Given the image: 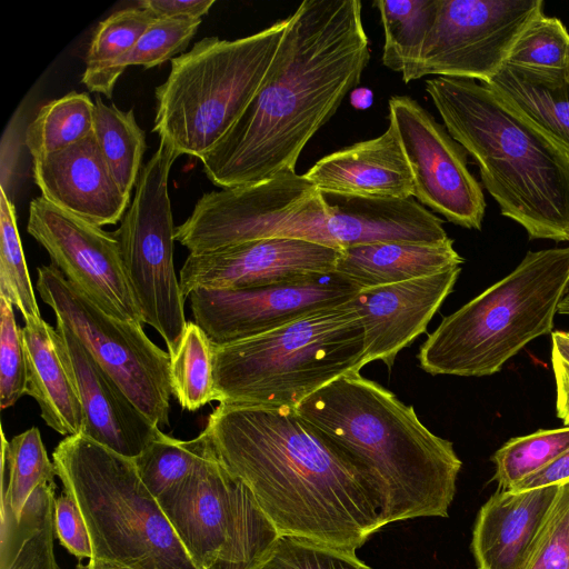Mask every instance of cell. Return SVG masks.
Here are the masks:
<instances>
[{"label":"cell","instance_id":"7dc6e473","mask_svg":"<svg viewBox=\"0 0 569 569\" xmlns=\"http://www.w3.org/2000/svg\"><path fill=\"white\" fill-rule=\"evenodd\" d=\"M562 316H569V286L567 288V291L565 292L559 306H558V312Z\"/></svg>","mask_w":569,"mask_h":569},{"label":"cell","instance_id":"e575fe53","mask_svg":"<svg viewBox=\"0 0 569 569\" xmlns=\"http://www.w3.org/2000/svg\"><path fill=\"white\" fill-rule=\"evenodd\" d=\"M0 193V296L20 311L24 323L39 321L42 318L17 227L16 208L2 189Z\"/></svg>","mask_w":569,"mask_h":569},{"label":"cell","instance_id":"e0dca14e","mask_svg":"<svg viewBox=\"0 0 569 569\" xmlns=\"http://www.w3.org/2000/svg\"><path fill=\"white\" fill-rule=\"evenodd\" d=\"M342 250L289 238H266L189 253L179 272L182 295L196 289L264 287L335 271Z\"/></svg>","mask_w":569,"mask_h":569},{"label":"cell","instance_id":"8992f818","mask_svg":"<svg viewBox=\"0 0 569 569\" xmlns=\"http://www.w3.org/2000/svg\"><path fill=\"white\" fill-rule=\"evenodd\" d=\"M350 301L249 339L214 346L217 401L297 408L338 377L360 371L368 363L365 330Z\"/></svg>","mask_w":569,"mask_h":569},{"label":"cell","instance_id":"1f68e13d","mask_svg":"<svg viewBox=\"0 0 569 569\" xmlns=\"http://www.w3.org/2000/svg\"><path fill=\"white\" fill-rule=\"evenodd\" d=\"M208 447L206 432L191 440L172 438L161 430L133 459L139 477L158 499L183 481L203 458Z\"/></svg>","mask_w":569,"mask_h":569},{"label":"cell","instance_id":"74e56055","mask_svg":"<svg viewBox=\"0 0 569 569\" xmlns=\"http://www.w3.org/2000/svg\"><path fill=\"white\" fill-rule=\"evenodd\" d=\"M257 569H371L355 551L292 536H280Z\"/></svg>","mask_w":569,"mask_h":569},{"label":"cell","instance_id":"4dcf8cb0","mask_svg":"<svg viewBox=\"0 0 569 569\" xmlns=\"http://www.w3.org/2000/svg\"><path fill=\"white\" fill-rule=\"evenodd\" d=\"M1 466L9 471L7 488H2L1 510L16 519L32 492L40 486L54 482L56 467L49 459L40 431L32 427L10 441L2 432Z\"/></svg>","mask_w":569,"mask_h":569},{"label":"cell","instance_id":"b9f144b4","mask_svg":"<svg viewBox=\"0 0 569 569\" xmlns=\"http://www.w3.org/2000/svg\"><path fill=\"white\" fill-rule=\"evenodd\" d=\"M551 363L556 381V412L569 426V332H551Z\"/></svg>","mask_w":569,"mask_h":569},{"label":"cell","instance_id":"8d00e7d4","mask_svg":"<svg viewBox=\"0 0 569 569\" xmlns=\"http://www.w3.org/2000/svg\"><path fill=\"white\" fill-rule=\"evenodd\" d=\"M505 62L569 77V32L559 19L542 12L522 29Z\"/></svg>","mask_w":569,"mask_h":569},{"label":"cell","instance_id":"8fae6325","mask_svg":"<svg viewBox=\"0 0 569 569\" xmlns=\"http://www.w3.org/2000/svg\"><path fill=\"white\" fill-rule=\"evenodd\" d=\"M179 154L166 142L142 167L133 201L114 232L124 272L142 321L163 339L171 356L187 326L184 296L173 264L174 230L168 190Z\"/></svg>","mask_w":569,"mask_h":569},{"label":"cell","instance_id":"f546056e","mask_svg":"<svg viewBox=\"0 0 569 569\" xmlns=\"http://www.w3.org/2000/svg\"><path fill=\"white\" fill-rule=\"evenodd\" d=\"M213 353L214 345L206 332L188 321L169 366L171 393L182 409L196 411L217 401Z\"/></svg>","mask_w":569,"mask_h":569},{"label":"cell","instance_id":"f6af8a7d","mask_svg":"<svg viewBox=\"0 0 569 569\" xmlns=\"http://www.w3.org/2000/svg\"><path fill=\"white\" fill-rule=\"evenodd\" d=\"M350 101L358 109L368 108L372 102V93L367 88L357 89L352 92Z\"/></svg>","mask_w":569,"mask_h":569},{"label":"cell","instance_id":"484cf974","mask_svg":"<svg viewBox=\"0 0 569 569\" xmlns=\"http://www.w3.org/2000/svg\"><path fill=\"white\" fill-rule=\"evenodd\" d=\"M56 483L38 487L19 519L1 510L0 569H58L53 552Z\"/></svg>","mask_w":569,"mask_h":569},{"label":"cell","instance_id":"836d02e7","mask_svg":"<svg viewBox=\"0 0 569 569\" xmlns=\"http://www.w3.org/2000/svg\"><path fill=\"white\" fill-rule=\"evenodd\" d=\"M201 20L156 18L130 52L107 71L96 92L111 98L116 82L128 67L150 69L181 54L194 37Z\"/></svg>","mask_w":569,"mask_h":569},{"label":"cell","instance_id":"ffe728a7","mask_svg":"<svg viewBox=\"0 0 569 569\" xmlns=\"http://www.w3.org/2000/svg\"><path fill=\"white\" fill-rule=\"evenodd\" d=\"M32 173L47 201L100 227L121 221L130 202L93 133L63 150L32 159Z\"/></svg>","mask_w":569,"mask_h":569},{"label":"cell","instance_id":"ab89813d","mask_svg":"<svg viewBox=\"0 0 569 569\" xmlns=\"http://www.w3.org/2000/svg\"><path fill=\"white\" fill-rule=\"evenodd\" d=\"M526 569H569V480L559 487Z\"/></svg>","mask_w":569,"mask_h":569},{"label":"cell","instance_id":"d4e9b609","mask_svg":"<svg viewBox=\"0 0 569 569\" xmlns=\"http://www.w3.org/2000/svg\"><path fill=\"white\" fill-rule=\"evenodd\" d=\"M483 84L569 153V77L505 62Z\"/></svg>","mask_w":569,"mask_h":569},{"label":"cell","instance_id":"277c9868","mask_svg":"<svg viewBox=\"0 0 569 569\" xmlns=\"http://www.w3.org/2000/svg\"><path fill=\"white\" fill-rule=\"evenodd\" d=\"M425 89L501 214L530 239L569 241V153L481 82L437 77Z\"/></svg>","mask_w":569,"mask_h":569},{"label":"cell","instance_id":"f35d334b","mask_svg":"<svg viewBox=\"0 0 569 569\" xmlns=\"http://www.w3.org/2000/svg\"><path fill=\"white\" fill-rule=\"evenodd\" d=\"M27 358L22 328L13 306L0 296V406L7 409L27 393Z\"/></svg>","mask_w":569,"mask_h":569},{"label":"cell","instance_id":"7a4b0ae2","mask_svg":"<svg viewBox=\"0 0 569 569\" xmlns=\"http://www.w3.org/2000/svg\"><path fill=\"white\" fill-rule=\"evenodd\" d=\"M203 430L280 536L356 551L382 528L373 480L296 408L219 403Z\"/></svg>","mask_w":569,"mask_h":569},{"label":"cell","instance_id":"ee69618b","mask_svg":"<svg viewBox=\"0 0 569 569\" xmlns=\"http://www.w3.org/2000/svg\"><path fill=\"white\" fill-rule=\"evenodd\" d=\"M569 480V449L542 469L522 479L510 490L522 491L552 485H561Z\"/></svg>","mask_w":569,"mask_h":569},{"label":"cell","instance_id":"9a60e30c","mask_svg":"<svg viewBox=\"0 0 569 569\" xmlns=\"http://www.w3.org/2000/svg\"><path fill=\"white\" fill-rule=\"evenodd\" d=\"M388 104L411 170L413 198L455 224L480 230L486 200L465 149L417 100L393 96Z\"/></svg>","mask_w":569,"mask_h":569},{"label":"cell","instance_id":"7402d4cb","mask_svg":"<svg viewBox=\"0 0 569 569\" xmlns=\"http://www.w3.org/2000/svg\"><path fill=\"white\" fill-rule=\"evenodd\" d=\"M559 487L492 495L480 508L472 531L477 569H526Z\"/></svg>","mask_w":569,"mask_h":569},{"label":"cell","instance_id":"f1b7e54d","mask_svg":"<svg viewBox=\"0 0 569 569\" xmlns=\"http://www.w3.org/2000/svg\"><path fill=\"white\" fill-rule=\"evenodd\" d=\"M94 102L86 92H69L43 104L24 133L32 159L63 150L93 133Z\"/></svg>","mask_w":569,"mask_h":569},{"label":"cell","instance_id":"5bb4252c","mask_svg":"<svg viewBox=\"0 0 569 569\" xmlns=\"http://www.w3.org/2000/svg\"><path fill=\"white\" fill-rule=\"evenodd\" d=\"M360 288L336 271L246 289H196L193 322L214 346L249 339L317 311L348 303Z\"/></svg>","mask_w":569,"mask_h":569},{"label":"cell","instance_id":"5b68a950","mask_svg":"<svg viewBox=\"0 0 569 569\" xmlns=\"http://www.w3.org/2000/svg\"><path fill=\"white\" fill-rule=\"evenodd\" d=\"M569 286V247L528 251L518 267L471 299L420 346L430 375L486 377L533 339L552 332Z\"/></svg>","mask_w":569,"mask_h":569},{"label":"cell","instance_id":"44dd1931","mask_svg":"<svg viewBox=\"0 0 569 569\" xmlns=\"http://www.w3.org/2000/svg\"><path fill=\"white\" fill-rule=\"evenodd\" d=\"M305 177L321 192L373 199L413 197V180L395 127L318 160Z\"/></svg>","mask_w":569,"mask_h":569},{"label":"cell","instance_id":"6da1fadb","mask_svg":"<svg viewBox=\"0 0 569 569\" xmlns=\"http://www.w3.org/2000/svg\"><path fill=\"white\" fill-rule=\"evenodd\" d=\"M370 60L359 0H306L289 16L258 92L223 139L200 159L221 189L290 171L337 112Z\"/></svg>","mask_w":569,"mask_h":569},{"label":"cell","instance_id":"603a6c76","mask_svg":"<svg viewBox=\"0 0 569 569\" xmlns=\"http://www.w3.org/2000/svg\"><path fill=\"white\" fill-rule=\"evenodd\" d=\"M22 340L27 358V395L39 405L41 418L62 436L81 433L82 407L59 353L56 329L43 319L28 322L22 327Z\"/></svg>","mask_w":569,"mask_h":569},{"label":"cell","instance_id":"7c38bea8","mask_svg":"<svg viewBox=\"0 0 569 569\" xmlns=\"http://www.w3.org/2000/svg\"><path fill=\"white\" fill-rule=\"evenodd\" d=\"M36 289L94 361L157 427L169 426L170 355L146 335L142 323L117 319L66 279L54 266L38 268Z\"/></svg>","mask_w":569,"mask_h":569},{"label":"cell","instance_id":"cb8c5ba5","mask_svg":"<svg viewBox=\"0 0 569 569\" xmlns=\"http://www.w3.org/2000/svg\"><path fill=\"white\" fill-rule=\"evenodd\" d=\"M453 240L439 243L376 242L342 250L335 271L361 289L407 281L460 267Z\"/></svg>","mask_w":569,"mask_h":569},{"label":"cell","instance_id":"d590c367","mask_svg":"<svg viewBox=\"0 0 569 569\" xmlns=\"http://www.w3.org/2000/svg\"><path fill=\"white\" fill-rule=\"evenodd\" d=\"M569 449V426L538 430L508 440L492 456L493 480L499 490H510Z\"/></svg>","mask_w":569,"mask_h":569},{"label":"cell","instance_id":"bcb514c9","mask_svg":"<svg viewBox=\"0 0 569 569\" xmlns=\"http://www.w3.org/2000/svg\"><path fill=\"white\" fill-rule=\"evenodd\" d=\"M77 569H130L117 563L89 559L87 565H79Z\"/></svg>","mask_w":569,"mask_h":569},{"label":"cell","instance_id":"9c48e42d","mask_svg":"<svg viewBox=\"0 0 569 569\" xmlns=\"http://www.w3.org/2000/svg\"><path fill=\"white\" fill-rule=\"evenodd\" d=\"M182 234L193 253L266 238L299 239L340 250L356 243L345 202L325 196L296 171L203 193L184 220Z\"/></svg>","mask_w":569,"mask_h":569},{"label":"cell","instance_id":"ac0fdd59","mask_svg":"<svg viewBox=\"0 0 569 569\" xmlns=\"http://www.w3.org/2000/svg\"><path fill=\"white\" fill-rule=\"evenodd\" d=\"M461 267L397 283L361 289L350 301L363 330L367 362L391 368L398 353L426 332L451 293Z\"/></svg>","mask_w":569,"mask_h":569},{"label":"cell","instance_id":"60d3db41","mask_svg":"<svg viewBox=\"0 0 569 569\" xmlns=\"http://www.w3.org/2000/svg\"><path fill=\"white\" fill-rule=\"evenodd\" d=\"M54 527L60 543L79 559L93 556L91 539L76 500L63 490L54 502Z\"/></svg>","mask_w":569,"mask_h":569},{"label":"cell","instance_id":"30bf717a","mask_svg":"<svg viewBox=\"0 0 569 569\" xmlns=\"http://www.w3.org/2000/svg\"><path fill=\"white\" fill-rule=\"evenodd\" d=\"M157 500L197 569H257L280 537L209 440L193 471Z\"/></svg>","mask_w":569,"mask_h":569},{"label":"cell","instance_id":"83f0119b","mask_svg":"<svg viewBox=\"0 0 569 569\" xmlns=\"http://www.w3.org/2000/svg\"><path fill=\"white\" fill-rule=\"evenodd\" d=\"M93 134L113 179L131 196L147 148L144 131L137 123L133 109L123 111L96 98Z\"/></svg>","mask_w":569,"mask_h":569},{"label":"cell","instance_id":"4fadbf2b","mask_svg":"<svg viewBox=\"0 0 569 569\" xmlns=\"http://www.w3.org/2000/svg\"><path fill=\"white\" fill-rule=\"evenodd\" d=\"M542 12L541 0H438L412 80L438 76L487 82L522 29Z\"/></svg>","mask_w":569,"mask_h":569},{"label":"cell","instance_id":"3957f363","mask_svg":"<svg viewBox=\"0 0 569 569\" xmlns=\"http://www.w3.org/2000/svg\"><path fill=\"white\" fill-rule=\"evenodd\" d=\"M296 409L373 480L382 497V527L448 517L462 462L452 442L431 432L412 406L352 371Z\"/></svg>","mask_w":569,"mask_h":569},{"label":"cell","instance_id":"7bdbcfd3","mask_svg":"<svg viewBox=\"0 0 569 569\" xmlns=\"http://www.w3.org/2000/svg\"><path fill=\"white\" fill-rule=\"evenodd\" d=\"M214 0H141L138 7L159 19H202Z\"/></svg>","mask_w":569,"mask_h":569},{"label":"cell","instance_id":"4316f807","mask_svg":"<svg viewBox=\"0 0 569 569\" xmlns=\"http://www.w3.org/2000/svg\"><path fill=\"white\" fill-rule=\"evenodd\" d=\"M373 6L385 34L382 63L408 83L433 24L438 0H378Z\"/></svg>","mask_w":569,"mask_h":569},{"label":"cell","instance_id":"2e32d148","mask_svg":"<svg viewBox=\"0 0 569 569\" xmlns=\"http://www.w3.org/2000/svg\"><path fill=\"white\" fill-rule=\"evenodd\" d=\"M27 230L77 289L108 315L142 323L114 232L47 201L31 200Z\"/></svg>","mask_w":569,"mask_h":569},{"label":"cell","instance_id":"ba28073f","mask_svg":"<svg viewBox=\"0 0 569 569\" xmlns=\"http://www.w3.org/2000/svg\"><path fill=\"white\" fill-rule=\"evenodd\" d=\"M289 17L236 40L207 37L171 60L156 88L153 131L179 156L199 160L230 131L258 92Z\"/></svg>","mask_w":569,"mask_h":569},{"label":"cell","instance_id":"d6a6232c","mask_svg":"<svg viewBox=\"0 0 569 569\" xmlns=\"http://www.w3.org/2000/svg\"><path fill=\"white\" fill-rule=\"evenodd\" d=\"M154 19L146 9L132 7L116 11L101 21L86 56L81 82L96 92L107 71L130 52Z\"/></svg>","mask_w":569,"mask_h":569},{"label":"cell","instance_id":"52a82bcc","mask_svg":"<svg viewBox=\"0 0 569 569\" xmlns=\"http://www.w3.org/2000/svg\"><path fill=\"white\" fill-rule=\"evenodd\" d=\"M52 458L87 525L91 559L130 569H197L133 459L83 433L61 440Z\"/></svg>","mask_w":569,"mask_h":569},{"label":"cell","instance_id":"d6986e66","mask_svg":"<svg viewBox=\"0 0 569 569\" xmlns=\"http://www.w3.org/2000/svg\"><path fill=\"white\" fill-rule=\"evenodd\" d=\"M54 329L59 353L82 407L81 433L134 459L161 429L140 412L64 323L56 319Z\"/></svg>","mask_w":569,"mask_h":569}]
</instances>
